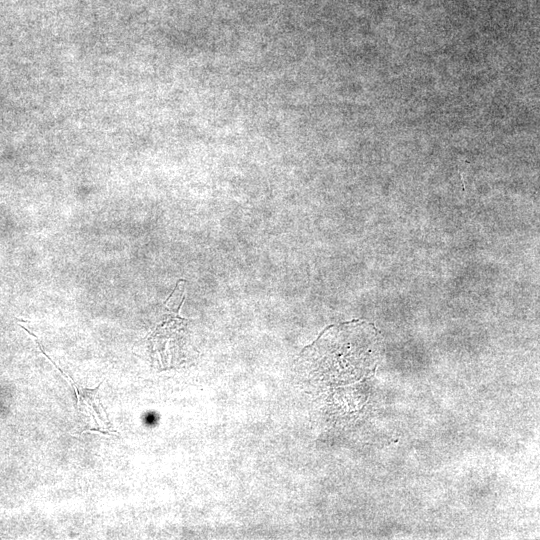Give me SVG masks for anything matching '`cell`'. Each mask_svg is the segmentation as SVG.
Instances as JSON below:
<instances>
[{"instance_id":"cell-1","label":"cell","mask_w":540,"mask_h":540,"mask_svg":"<svg viewBox=\"0 0 540 540\" xmlns=\"http://www.w3.org/2000/svg\"><path fill=\"white\" fill-rule=\"evenodd\" d=\"M184 319L178 316L177 312L167 316L163 322L157 326L150 341L152 353L155 361L162 367H173L180 363L182 358V346L184 344Z\"/></svg>"}]
</instances>
